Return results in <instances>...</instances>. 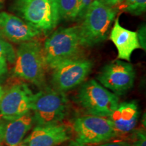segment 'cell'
Instances as JSON below:
<instances>
[{"mask_svg": "<svg viewBox=\"0 0 146 146\" xmlns=\"http://www.w3.org/2000/svg\"><path fill=\"white\" fill-rule=\"evenodd\" d=\"M83 47L78 26L58 29L42 45L45 67L53 70L64 62L81 57Z\"/></svg>", "mask_w": 146, "mask_h": 146, "instance_id": "cell-1", "label": "cell"}, {"mask_svg": "<svg viewBox=\"0 0 146 146\" xmlns=\"http://www.w3.org/2000/svg\"><path fill=\"white\" fill-rule=\"evenodd\" d=\"M117 10L100 0H93L78 25L81 43L84 47H92L106 39Z\"/></svg>", "mask_w": 146, "mask_h": 146, "instance_id": "cell-2", "label": "cell"}, {"mask_svg": "<svg viewBox=\"0 0 146 146\" xmlns=\"http://www.w3.org/2000/svg\"><path fill=\"white\" fill-rule=\"evenodd\" d=\"M14 63V76L41 89L45 87L46 67L39 41L33 39L21 43L16 52Z\"/></svg>", "mask_w": 146, "mask_h": 146, "instance_id": "cell-3", "label": "cell"}, {"mask_svg": "<svg viewBox=\"0 0 146 146\" xmlns=\"http://www.w3.org/2000/svg\"><path fill=\"white\" fill-rule=\"evenodd\" d=\"M68 100L64 92L45 87L33 95L31 110L36 126L60 123L67 115Z\"/></svg>", "mask_w": 146, "mask_h": 146, "instance_id": "cell-4", "label": "cell"}, {"mask_svg": "<svg viewBox=\"0 0 146 146\" xmlns=\"http://www.w3.org/2000/svg\"><path fill=\"white\" fill-rule=\"evenodd\" d=\"M13 10L42 34L52 31L60 22L55 0H14Z\"/></svg>", "mask_w": 146, "mask_h": 146, "instance_id": "cell-5", "label": "cell"}, {"mask_svg": "<svg viewBox=\"0 0 146 146\" xmlns=\"http://www.w3.org/2000/svg\"><path fill=\"white\" fill-rule=\"evenodd\" d=\"M78 104L89 115L108 117L119 104L118 97L91 79L82 85L76 96Z\"/></svg>", "mask_w": 146, "mask_h": 146, "instance_id": "cell-6", "label": "cell"}, {"mask_svg": "<svg viewBox=\"0 0 146 146\" xmlns=\"http://www.w3.org/2000/svg\"><path fill=\"white\" fill-rule=\"evenodd\" d=\"M76 143L90 145L103 143L117 136L108 117L87 115L76 118L73 123Z\"/></svg>", "mask_w": 146, "mask_h": 146, "instance_id": "cell-7", "label": "cell"}, {"mask_svg": "<svg viewBox=\"0 0 146 146\" xmlns=\"http://www.w3.org/2000/svg\"><path fill=\"white\" fill-rule=\"evenodd\" d=\"M91 60L82 57L69 60L58 64L53 69V88L62 92L75 88L83 83L93 68Z\"/></svg>", "mask_w": 146, "mask_h": 146, "instance_id": "cell-8", "label": "cell"}, {"mask_svg": "<svg viewBox=\"0 0 146 146\" xmlns=\"http://www.w3.org/2000/svg\"><path fill=\"white\" fill-rule=\"evenodd\" d=\"M97 78L105 88L117 96H122L133 87L135 70L131 63L117 59L106 64Z\"/></svg>", "mask_w": 146, "mask_h": 146, "instance_id": "cell-9", "label": "cell"}, {"mask_svg": "<svg viewBox=\"0 0 146 146\" xmlns=\"http://www.w3.org/2000/svg\"><path fill=\"white\" fill-rule=\"evenodd\" d=\"M33 95L26 83L14 85L3 92L0 100V118L16 119L30 112Z\"/></svg>", "mask_w": 146, "mask_h": 146, "instance_id": "cell-10", "label": "cell"}, {"mask_svg": "<svg viewBox=\"0 0 146 146\" xmlns=\"http://www.w3.org/2000/svg\"><path fill=\"white\" fill-rule=\"evenodd\" d=\"M42 33L18 16L0 12V37L7 41L21 43L36 39Z\"/></svg>", "mask_w": 146, "mask_h": 146, "instance_id": "cell-11", "label": "cell"}, {"mask_svg": "<svg viewBox=\"0 0 146 146\" xmlns=\"http://www.w3.org/2000/svg\"><path fill=\"white\" fill-rule=\"evenodd\" d=\"M70 138L68 127L58 123L36 126L23 143L26 146H57Z\"/></svg>", "mask_w": 146, "mask_h": 146, "instance_id": "cell-12", "label": "cell"}, {"mask_svg": "<svg viewBox=\"0 0 146 146\" xmlns=\"http://www.w3.org/2000/svg\"><path fill=\"white\" fill-rule=\"evenodd\" d=\"M34 124L33 114L29 112L21 117L0 120V140L7 146H19Z\"/></svg>", "mask_w": 146, "mask_h": 146, "instance_id": "cell-13", "label": "cell"}, {"mask_svg": "<svg viewBox=\"0 0 146 146\" xmlns=\"http://www.w3.org/2000/svg\"><path fill=\"white\" fill-rule=\"evenodd\" d=\"M109 39L117 49V59L118 60L130 62L133 52L141 48L137 32L122 27L118 18L114 20V24L110 31Z\"/></svg>", "mask_w": 146, "mask_h": 146, "instance_id": "cell-14", "label": "cell"}, {"mask_svg": "<svg viewBox=\"0 0 146 146\" xmlns=\"http://www.w3.org/2000/svg\"><path fill=\"white\" fill-rule=\"evenodd\" d=\"M139 107L136 101L118 104L117 108L108 118L116 132L127 133L134 129L139 118Z\"/></svg>", "mask_w": 146, "mask_h": 146, "instance_id": "cell-15", "label": "cell"}, {"mask_svg": "<svg viewBox=\"0 0 146 146\" xmlns=\"http://www.w3.org/2000/svg\"><path fill=\"white\" fill-rule=\"evenodd\" d=\"M60 21H75L77 18L79 0H55Z\"/></svg>", "mask_w": 146, "mask_h": 146, "instance_id": "cell-16", "label": "cell"}, {"mask_svg": "<svg viewBox=\"0 0 146 146\" xmlns=\"http://www.w3.org/2000/svg\"><path fill=\"white\" fill-rule=\"evenodd\" d=\"M120 10L134 16H140L145 12L146 0H125Z\"/></svg>", "mask_w": 146, "mask_h": 146, "instance_id": "cell-17", "label": "cell"}, {"mask_svg": "<svg viewBox=\"0 0 146 146\" xmlns=\"http://www.w3.org/2000/svg\"><path fill=\"white\" fill-rule=\"evenodd\" d=\"M0 58H3L10 63H14L16 52L10 43L0 37Z\"/></svg>", "mask_w": 146, "mask_h": 146, "instance_id": "cell-18", "label": "cell"}, {"mask_svg": "<svg viewBox=\"0 0 146 146\" xmlns=\"http://www.w3.org/2000/svg\"><path fill=\"white\" fill-rule=\"evenodd\" d=\"M137 38L139 43L140 47L143 49L144 51L146 50V27L145 24H143L139 29H138L137 32Z\"/></svg>", "mask_w": 146, "mask_h": 146, "instance_id": "cell-19", "label": "cell"}, {"mask_svg": "<svg viewBox=\"0 0 146 146\" xmlns=\"http://www.w3.org/2000/svg\"><path fill=\"white\" fill-rule=\"evenodd\" d=\"M131 146H146L145 134L143 131H137L135 134L133 143Z\"/></svg>", "mask_w": 146, "mask_h": 146, "instance_id": "cell-20", "label": "cell"}, {"mask_svg": "<svg viewBox=\"0 0 146 146\" xmlns=\"http://www.w3.org/2000/svg\"><path fill=\"white\" fill-rule=\"evenodd\" d=\"M93 0H79L78 16L76 20H81Z\"/></svg>", "mask_w": 146, "mask_h": 146, "instance_id": "cell-21", "label": "cell"}, {"mask_svg": "<svg viewBox=\"0 0 146 146\" xmlns=\"http://www.w3.org/2000/svg\"><path fill=\"white\" fill-rule=\"evenodd\" d=\"M8 62L4 58H0V79H1L8 72Z\"/></svg>", "mask_w": 146, "mask_h": 146, "instance_id": "cell-22", "label": "cell"}, {"mask_svg": "<svg viewBox=\"0 0 146 146\" xmlns=\"http://www.w3.org/2000/svg\"><path fill=\"white\" fill-rule=\"evenodd\" d=\"M100 1L110 7L116 8L118 5H121L125 0H100Z\"/></svg>", "mask_w": 146, "mask_h": 146, "instance_id": "cell-23", "label": "cell"}, {"mask_svg": "<svg viewBox=\"0 0 146 146\" xmlns=\"http://www.w3.org/2000/svg\"><path fill=\"white\" fill-rule=\"evenodd\" d=\"M98 146H131V144L128 141H117L110 142L104 144H102Z\"/></svg>", "mask_w": 146, "mask_h": 146, "instance_id": "cell-24", "label": "cell"}, {"mask_svg": "<svg viewBox=\"0 0 146 146\" xmlns=\"http://www.w3.org/2000/svg\"><path fill=\"white\" fill-rule=\"evenodd\" d=\"M68 146H85V145H81V144L76 143V141H73V142H72V143H71L70 144H69V145H68Z\"/></svg>", "mask_w": 146, "mask_h": 146, "instance_id": "cell-25", "label": "cell"}, {"mask_svg": "<svg viewBox=\"0 0 146 146\" xmlns=\"http://www.w3.org/2000/svg\"><path fill=\"white\" fill-rule=\"evenodd\" d=\"M3 92H4V91L3 90L2 87L0 86V100H1V98H2V96H3Z\"/></svg>", "mask_w": 146, "mask_h": 146, "instance_id": "cell-26", "label": "cell"}, {"mask_svg": "<svg viewBox=\"0 0 146 146\" xmlns=\"http://www.w3.org/2000/svg\"><path fill=\"white\" fill-rule=\"evenodd\" d=\"M3 7V1L2 0H0V10H1V9H2Z\"/></svg>", "mask_w": 146, "mask_h": 146, "instance_id": "cell-27", "label": "cell"}, {"mask_svg": "<svg viewBox=\"0 0 146 146\" xmlns=\"http://www.w3.org/2000/svg\"><path fill=\"white\" fill-rule=\"evenodd\" d=\"M21 146H26V145H22Z\"/></svg>", "mask_w": 146, "mask_h": 146, "instance_id": "cell-28", "label": "cell"}, {"mask_svg": "<svg viewBox=\"0 0 146 146\" xmlns=\"http://www.w3.org/2000/svg\"><path fill=\"white\" fill-rule=\"evenodd\" d=\"M1 140H0V145H1Z\"/></svg>", "mask_w": 146, "mask_h": 146, "instance_id": "cell-29", "label": "cell"}, {"mask_svg": "<svg viewBox=\"0 0 146 146\" xmlns=\"http://www.w3.org/2000/svg\"><path fill=\"white\" fill-rule=\"evenodd\" d=\"M0 146H3V145H0Z\"/></svg>", "mask_w": 146, "mask_h": 146, "instance_id": "cell-30", "label": "cell"}]
</instances>
